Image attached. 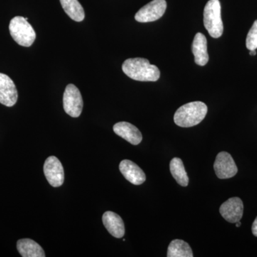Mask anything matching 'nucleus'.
<instances>
[{
    "label": "nucleus",
    "instance_id": "nucleus-16",
    "mask_svg": "<svg viewBox=\"0 0 257 257\" xmlns=\"http://www.w3.org/2000/svg\"><path fill=\"white\" fill-rule=\"evenodd\" d=\"M66 14L75 22H82L85 13L78 0H60Z\"/></svg>",
    "mask_w": 257,
    "mask_h": 257
},
{
    "label": "nucleus",
    "instance_id": "nucleus-6",
    "mask_svg": "<svg viewBox=\"0 0 257 257\" xmlns=\"http://www.w3.org/2000/svg\"><path fill=\"white\" fill-rule=\"evenodd\" d=\"M167 10L165 0H153L139 10L135 15V20L139 23H151L159 20Z\"/></svg>",
    "mask_w": 257,
    "mask_h": 257
},
{
    "label": "nucleus",
    "instance_id": "nucleus-20",
    "mask_svg": "<svg viewBox=\"0 0 257 257\" xmlns=\"http://www.w3.org/2000/svg\"><path fill=\"white\" fill-rule=\"evenodd\" d=\"M251 231H252V234L257 237V217L255 219L254 221H253Z\"/></svg>",
    "mask_w": 257,
    "mask_h": 257
},
{
    "label": "nucleus",
    "instance_id": "nucleus-10",
    "mask_svg": "<svg viewBox=\"0 0 257 257\" xmlns=\"http://www.w3.org/2000/svg\"><path fill=\"white\" fill-rule=\"evenodd\" d=\"M18 99V93L14 82L9 76L0 73V103L6 106H13Z\"/></svg>",
    "mask_w": 257,
    "mask_h": 257
},
{
    "label": "nucleus",
    "instance_id": "nucleus-9",
    "mask_svg": "<svg viewBox=\"0 0 257 257\" xmlns=\"http://www.w3.org/2000/svg\"><path fill=\"white\" fill-rule=\"evenodd\" d=\"M219 212L225 220L230 223H236L243 216V204L239 197L230 198L221 204Z\"/></svg>",
    "mask_w": 257,
    "mask_h": 257
},
{
    "label": "nucleus",
    "instance_id": "nucleus-8",
    "mask_svg": "<svg viewBox=\"0 0 257 257\" xmlns=\"http://www.w3.org/2000/svg\"><path fill=\"white\" fill-rule=\"evenodd\" d=\"M44 173L49 184L53 187L62 186L64 181V168L60 161L55 156H50L44 164Z\"/></svg>",
    "mask_w": 257,
    "mask_h": 257
},
{
    "label": "nucleus",
    "instance_id": "nucleus-19",
    "mask_svg": "<svg viewBox=\"0 0 257 257\" xmlns=\"http://www.w3.org/2000/svg\"><path fill=\"white\" fill-rule=\"evenodd\" d=\"M246 48L249 50L257 49V20L253 23L246 40Z\"/></svg>",
    "mask_w": 257,
    "mask_h": 257
},
{
    "label": "nucleus",
    "instance_id": "nucleus-22",
    "mask_svg": "<svg viewBox=\"0 0 257 257\" xmlns=\"http://www.w3.org/2000/svg\"><path fill=\"white\" fill-rule=\"evenodd\" d=\"M236 227H239V226H241V222H240V221L236 223Z\"/></svg>",
    "mask_w": 257,
    "mask_h": 257
},
{
    "label": "nucleus",
    "instance_id": "nucleus-1",
    "mask_svg": "<svg viewBox=\"0 0 257 257\" xmlns=\"http://www.w3.org/2000/svg\"><path fill=\"white\" fill-rule=\"evenodd\" d=\"M122 71L130 78L140 82H156L160 77V71L157 66L150 64L145 58H130L122 64Z\"/></svg>",
    "mask_w": 257,
    "mask_h": 257
},
{
    "label": "nucleus",
    "instance_id": "nucleus-4",
    "mask_svg": "<svg viewBox=\"0 0 257 257\" xmlns=\"http://www.w3.org/2000/svg\"><path fill=\"white\" fill-rule=\"evenodd\" d=\"M10 32L13 40L23 47H30L36 39V33L28 20L23 17H15L10 23Z\"/></svg>",
    "mask_w": 257,
    "mask_h": 257
},
{
    "label": "nucleus",
    "instance_id": "nucleus-12",
    "mask_svg": "<svg viewBox=\"0 0 257 257\" xmlns=\"http://www.w3.org/2000/svg\"><path fill=\"white\" fill-rule=\"evenodd\" d=\"M116 135L133 145H138L143 140L141 132L135 125L126 121H120L113 126Z\"/></svg>",
    "mask_w": 257,
    "mask_h": 257
},
{
    "label": "nucleus",
    "instance_id": "nucleus-11",
    "mask_svg": "<svg viewBox=\"0 0 257 257\" xmlns=\"http://www.w3.org/2000/svg\"><path fill=\"white\" fill-rule=\"evenodd\" d=\"M119 170L124 178L135 185H140L146 180L145 172L132 161H121L119 164Z\"/></svg>",
    "mask_w": 257,
    "mask_h": 257
},
{
    "label": "nucleus",
    "instance_id": "nucleus-17",
    "mask_svg": "<svg viewBox=\"0 0 257 257\" xmlns=\"http://www.w3.org/2000/svg\"><path fill=\"white\" fill-rule=\"evenodd\" d=\"M170 166L171 174L176 182L182 187H187L189 184V177L182 160L175 157L171 161Z\"/></svg>",
    "mask_w": 257,
    "mask_h": 257
},
{
    "label": "nucleus",
    "instance_id": "nucleus-18",
    "mask_svg": "<svg viewBox=\"0 0 257 257\" xmlns=\"http://www.w3.org/2000/svg\"><path fill=\"white\" fill-rule=\"evenodd\" d=\"M190 246L183 240L175 239L169 245L167 256L168 257H193Z\"/></svg>",
    "mask_w": 257,
    "mask_h": 257
},
{
    "label": "nucleus",
    "instance_id": "nucleus-21",
    "mask_svg": "<svg viewBox=\"0 0 257 257\" xmlns=\"http://www.w3.org/2000/svg\"><path fill=\"white\" fill-rule=\"evenodd\" d=\"M250 55L255 56L256 55V50H250Z\"/></svg>",
    "mask_w": 257,
    "mask_h": 257
},
{
    "label": "nucleus",
    "instance_id": "nucleus-7",
    "mask_svg": "<svg viewBox=\"0 0 257 257\" xmlns=\"http://www.w3.org/2000/svg\"><path fill=\"white\" fill-rule=\"evenodd\" d=\"M214 169L218 178L229 179L237 174L238 169L232 157L226 152L218 154L214 164Z\"/></svg>",
    "mask_w": 257,
    "mask_h": 257
},
{
    "label": "nucleus",
    "instance_id": "nucleus-2",
    "mask_svg": "<svg viewBox=\"0 0 257 257\" xmlns=\"http://www.w3.org/2000/svg\"><path fill=\"white\" fill-rule=\"evenodd\" d=\"M207 111V106L202 101H192L177 109L174 121L181 127H192L199 124L205 118Z\"/></svg>",
    "mask_w": 257,
    "mask_h": 257
},
{
    "label": "nucleus",
    "instance_id": "nucleus-14",
    "mask_svg": "<svg viewBox=\"0 0 257 257\" xmlns=\"http://www.w3.org/2000/svg\"><path fill=\"white\" fill-rule=\"evenodd\" d=\"M192 50L196 64L204 66L208 63L209 55L207 52V38L200 32H198L194 37Z\"/></svg>",
    "mask_w": 257,
    "mask_h": 257
},
{
    "label": "nucleus",
    "instance_id": "nucleus-3",
    "mask_svg": "<svg viewBox=\"0 0 257 257\" xmlns=\"http://www.w3.org/2000/svg\"><path fill=\"white\" fill-rule=\"evenodd\" d=\"M204 25L209 35L219 38L224 32L221 16V4L219 0H209L204 10Z\"/></svg>",
    "mask_w": 257,
    "mask_h": 257
},
{
    "label": "nucleus",
    "instance_id": "nucleus-5",
    "mask_svg": "<svg viewBox=\"0 0 257 257\" xmlns=\"http://www.w3.org/2000/svg\"><path fill=\"white\" fill-rule=\"evenodd\" d=\"M64 111L72 117H79L82 114L83 99L78 88L69 84L64 90L63 96Z\"/></svg>",
    "mask_w": 257,
    "mask_h": 257
},
{
    "label": "nucleus",
    "instance_id": "nucleus-13",
    "mask_svg": "<svg viewBox=\"0 0 257 257\" xmlns=\"http://www.w3.org/2000/svg\"><path fill=\"white\" fill-rule=\"evenodd\" d=\"M103 224L109 234L115 238H121L125 234L124 221L121 216L112 211H106L102 216Z\"/></svg>",
    "mask_w": 257,
    "mask_h": 257
},
{
    "label": "nucleus",
    "instance_id": "nucleus-15",
    "mask_svg": "<svg viewBox=\"0 0 257 257\" xmlns=\"http://www.w3.org/2000/svg\"><path fill=\"white\" fill-rule=\"evenodd\" d=\"M17 248L23 257H45V251L36 241L30 239H22L17 243Z\"/></svg>",
    "mask_w": 257,
    "mask_h": 257
}]
</instances>
